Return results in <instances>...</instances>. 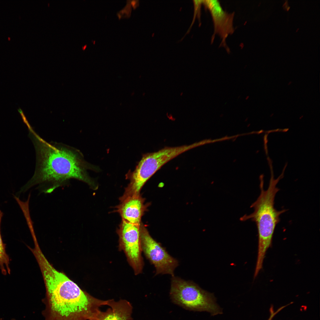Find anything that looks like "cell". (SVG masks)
<instances>
[{
	"mask_svg": "<svg viewBox=\"0 0 320 320\" xmlns=\"http://www.w3.org/2000/svg\"><path fill=\"white\" fill-rule=\"evenodd\" d=\"M279 180L271 179L265 190L263 181L261 180L260 195L250 206L254 209V212L249 215H244L240 219L242 221L251 219L255 222L257 226L258 248L255 270L257 272L262 268L266 252L272 244L276 226L280 221V216L287 210L284 209L278 210L274 207L275 196L280 190L276 186Z\"/></svg>",
	"mask_w": 320,
	"mask_h": 320,
	"instance_id": "cell-3",
	"label": "cell"
},
{
	"mask_svg": "<svg viewBox=\"0 0 320 320\" xmlns=\"http://www.w3.org/2000/svg\"><path fill=\"white\" fill-rule=\"evenodd\" d=\"M30 130L36 153V168L33 177L21 192L38 185L41 192L50 193L68 185L71 179L84 182L92 189H97V185L87 170L97 171L99 169L85 161L79 150L61 143L47 142L32 129Z\"/></svg>",
	"mask_w": 320,
	"mask_h": 320,
	"instance_id": "cell-1",
	"label": "cell"
},
{
	"mask_svg": "<svg viewBox=\"0 0 320 320\" xmlns=\"http://www.w3.org/2000/svg\"><path fill=\"white\" fill-rule=\"evenodd\" d=\"M40 269L46 289L42 314L44 320H91L108 300L96 298L81 289L49 262Z\"/></svg>",
	"mask_w": 320,
	"mask_h": 320,
	"instance_id": "cell-2",
	"label": "cell"
},
{
	"mask_svg": "<svg viewBox=\"0 0 320 320\" xmlns=\"http://www.w3.org/2000/svg\"><path fill=\"white\" fill-rule=\"evenodd\" d=\"M141 224H132L122 220L117 230L119 249L124 252L135 275L142 272L143 266L141 256Z\"/></svg>",
	"mask_w": 320,
	"mask_h": 320,
	"instance_id": "cell-6",
	"label": "cell"
},
{
	"mask_svg": "<svg viewBox=\"0 0 320 320\" xmlns=\"http://www.w3.org/2000/svg\"><path fill=\"white\" fill-rule=\"evenodd\" d=\"M3 213L0 210V268L4 275L7 273L10 274V269L9 267L10 259L6 251V244L4 243L1 233L0 226Z\"/></svg>",
	"mask_w": 320,
	"mask_h": 320,
	"instance_id": "cell-11",
	"label": "cell"
},
{
	"mask_svg": "<svg viewBox=\"0 0 320 320\" xmlns=\"http://www.w3.org/2000/svg\"><path fill=\"white\" fill-rule=\"evenodd\" d=\"M30 195H29V196H30ZM17 197H16V196H15V198H17Z\"/></svg>",
	"mask_w": 320,
	"mask_h": 320,
	"instance_id": "cell-15",
	"label": "cell"
},
{
	"mask_svg": "<svg viewBox=\"0 0 320 320\" xmlns=\"http://www.w3.org/2000/svg\"><path fill=\"white\" fill-rule=\"evenodd\" d=\"M183 95V92H182L180 93V96H182Z\"/></svg>",
	"mask_w": 320,
	"mask_h": 320,
	"instance_id": "cell-14",
	"label": "cell"
},
{
	"mask_svg": "<svg viewBox=\"0 0 320 320\" xmlns=\"http://www.w3.org/2000/svg\"><path fill=\"white\" fill-rule=\"evenodd\" d=\"M127 2L130 4L134 9H135L139 5L138 0H127Z\"/></svg>",
	"mask_w": 320,
	"mask_h": 320,
	"instance_id": "cell-13",
	"label": "cell"
},
{
	"mask_svg": "<svg viewBox=\"0 0 320 320\" xmlns=\"http://www.w3.org/2000/svg\"><path fill=\"white\" fill-rule=\"evenodd\" d=\"M144 199L139 195L128 197L120 201L116 207L122 220L134 224H140L141 217L145 209Z\"/></svg>",
	"mask_w": 320,
	"mask_h": 320,
	"instance_id": "cell-9",
	"label": "cell"
},
{
	"mask_svg": "<svg viewBox=\"0 0 320 320\" xmlns=\"http://www.w3.org/2000/svg\"><path fill=\"white\" fill-rule=\"evenodd\" d=\"M203 4L209 11L213 22L214 32L212 41L215 35L217 34L222 39L220 45L226 47V39L234 31L233 23L234 12L228 13L224 11L218 0H203Z\"/></svg>",
	"mask_w": 320,
	"mask_h": 320,
	"instance_id": "cell-8",
	"label": "cell"
},
{
	"mask_svg": "<svg viewBox=\"0 0 320 320\" xmlns=\"http://www.w3.org/2000/svg\"><path fill=\"white\" fill-rule=\"evenodd\" d=\"M140 235L142 251L154 266L156 275L168 274L172 276L178 266L177 260L170 256L161 245L153 239L141 223Z\"/></svg>",
	"mask_w": 320,
	"mask_h": 320,
	"instance_id": "cell-7",
	"label": "cell"
},
{
	"mask_svg": "<svg viewBox=\"0 0 320 320\" xmlns=\"http://www.w3.org/2000/svg\"><path fill=\"white\" fill-rule=\"evenodd\" d=\"M125 6L117 13V15L119 19L123 18H129L131 15L132 7L130 3L127 2Z\"/></svg>",
	"mask_w": 320,
	"mask_h": 320,
	"instance_id": "cell-12",
	"label": "cell"
},
{
	"mask_svg": "<svg viewBox=\"0 0 320 320\" xmlns=\"http://www.w3.org/2000/svg\"><path fill=\"white\" fill-rule=\"evenodd\" d=\"M200 146L199 142L176 147H166L158 151L144 154L133 172L126 175L129 182L123 194L124 197L140 195L147 181L164 165L181 154Z\"/></svg>",
	"mask_w": 320,
	"mask_h": 320,
	"instance_id": "cell-4",
	"label": "cell"
},
{
	"mask_svg": "<svg viewBox=\"0 0 320 320\" xmlns=\"http://www.w3.org/2000/svg\"><path fill=\"white\" fill-rule=\"evenodd\" d=\"M107 305L110 307L105 311L100 310L91 320H132V307L125 300L115 301L108 300Z\"/></svg>",
	"mask_w": 320,
	"mask_h": 320,
	"instance_id": "cell-10",
	"label": "cell"
},
{
	"mask_svg": "<svg viewBox=\"0 0 320 320\" xmlns=\"http://www.w3.org/2000/svg\"><path fill=\"white\" fill-rule=\"evenodd\" d=\"M170 294L174 303L186 309L206 311L213 316L222 313L213 295L192 281L172 276Z\"/></svg>",
	"mask_w": 320,
	"mask_h": 320,
	"instance_id": "cell-5",
	"label": "cell"
}]
</instances>
